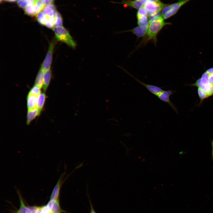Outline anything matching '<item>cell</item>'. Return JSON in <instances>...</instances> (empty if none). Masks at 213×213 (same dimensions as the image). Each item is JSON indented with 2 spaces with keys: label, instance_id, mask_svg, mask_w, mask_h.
<instances>
[{
  "label": "cell",
  "instance_id": "cell-18",
  "mask_svg": "<svg viewBox=\"0 0 213 213\" xmlns=\"http://www.w3.org/2000/svg\"><path fill=\"white\" fill-rule=\"evenodd\" d=\"M137 24L138 26L148 28L149 22L148 15L137 14Z\"/></svg>",
  "mask_w": 213,
  "mask_h": 213
},
{
  "label": "cell",
  "instance_id": "cell-2",
  "mask_svg": "<svg viewBox=\"0 0 213 213\" xmlns=\"http://www.w3.org/2000/svg\"><path fill=\"white\" fill-rule=\"evenodd\" d=\"M57 40L74 48L76 44L69 31L62 26H55L53 28Z\"/></svg>",
  "mask_w": 213,
  "mask_h": 213
},
{
  "label": "cell",
  "instance_id": "cell-14",
  "mask_svg": "<svg viewBox=\"0 0 213 213\" xmlns=\"http://www.w3.org/2000/svg\"><path fill=\"white\" fill-rule=\"evenodd\" d=\"M38 97L28 93L27 97V104L28 110L37 107Z\"/></svg>",
  "mask_w": 213,
  "mask_h": 213
},
{
  "label": "cell",
  "instance_id": "cell-5",
  "mask_svg": "<svg viewBox=\"0 0 213 213\" xmlns=\"http://www.w3.org/2000/svg\"><path fill=\"white\" fill-rule=\"evenodd\" d=\"M78 168V167H76L72 172L70 173L69 175H68L65 178H64L65 174L64 172L61 174L53 189L50 198V200H59L60 191L62 185L68 177L75 170Z\"/></svg>",
  "mask_w": 213,
  "mask_h": 213
},
{
  "label": "cell",
  "instance_id": "cell-11",
  "mask_svg": "<svg viewBox=\"0 0 213 213\" xmlns=\"http://www.w3.org/2000/svg\"><path fill=\"white\" fill-rule=\"evenodd\" d=\"M148 1V0H122L121 2L115 3L138 9L142 7Z\"/></svg>",
  "mask_w": 213,
  "mask_h": 213
},
{
  "label": "cell",
  "instance_id": "cell-21",
  "mask_svg": "<svg viewBox=\"0 0 213 213\" xmlns=\"http://www.w3.org/2000/svg\"><path fill=\"white\" fill-rule=\"evenodd\" d=\"M36 20L40 25L46 26L47 20L46 16L42 11L36 15Z\"/></svg>",
  "mask_w": 213,
  "mask_h": 213
},
{
  "label": "cell",
  "instance_id": "cell-9",
  "mask_svg": "<svg viewBox=\"0 0 213 213\" xmlns=\"http://www.w3.org/2000/svg\"><path fill=\"white\" fill-rule=\"evenodd\" d=\"M191 0H179L175 3L173 8L168 12L162 16L164 20L167 19L175 14L183 5Z\"/></svg>",
  "mask_w": 213,
  "mask_h": 213
},
{
  "label": "cell",
  "instance_id": "cell-23",
  "mask_svg": "<svg viewBox=\"0 0 213 213\" xmlns=\"http://www.w3.org/2000/svg\"><path fill=\"white\" fill-rule=\"evenodd\" d=\"M34 3L30 0H18L17 4L19 7L24 9L28 5Z\"/></svg>",
  "mask_w": 213,
  "mask_h": 213
},
{
  "label": "cell",
  "instance_id": "cell-8",
  "mask_svg": "<svg viewBox=\"0 0 213 213\" xmlns=\"http://www.w3.org/2000/svg\"><path fill=\"white\" fill-rule=\"evenodd\" d=\"M125 72L136 81L145 87L149 92L156 96H158L164 90L161 87L154 85L144 83L136 78L127 71Z\"/></svg>",
  "mask_w": 213,
  "mask_h": 213
},
{
  "label": "cell",
  "instance_id": "cell-17",
  "mask_svg": "<svg viewBox=\"0 0 213 213\" xmlns=\"http://www.w3.org/2000/svg\"><path fill=\"white\" fill-rule=\"evenodd\" d=\"M46 96L45 92L41 93L38 97L37 107L39 111V116L40 115L44 105Z\"/></svg>",
  "mask_w": 213,
  "mask_h": 213
},
{
  "label": "cell",
  "instance_id": "cell-1",
  "mask_svg": "<svg viewBox=\"0 0 213 213\" xmlns=\"http://www.w3.org/2000/svg\"><path fill=\"white\" fill-rule=\"evenodd\" d=\"M164 20L162 17L149 22L146 33L141 45L150 41L153 42L155 44H156L157 36L159 33L165 26L171 24L170 22H165Z\"/></svg>",
  "mask_w": 213,
  "mask_h": 213
},
{
  "label": "cell",
  "instance_id": "cell-22",
  "mask_svg": "<svg viewBox=\"0 0 213 213\" xmlns=\"http://www.w3.org/2000/svg\"><path fill=\"white\" fill-rule=\"evenodd\" d=\"M41 88L34 85L31 88L28 94L38 97L41 93Z\"/></svg>",
  "mask_w": 213,
  "mask_h": 213
},
{
  "label": "cell",
  "instance_id": "cell-4",
  "mask_svg": "<svg viewBox=\"0 0 213 213\" xmlns=\"http://www.w3.org/2000/svg\"><path fill=\"white\" fill-rule=\"evenodd\" d=\"M167 4H164L159 1H147L143 6L149 16L160 11Z\"/></svg>",
  "mask_w": 213,
  "mask_h": 213
},
{
  "label": "cell",
  "instance_id": "cell-20",
  "mask_svg": "<svg viewBox=\"0 0 213 213\" xmlns=\"http://www.w3.org/2000/svg\"><path fill=\"white\" fill-rule=\"evenodd\" d=\"M17 193L18 195L20 202V207L19 210L16 212L17 213H26L27 206L25 205L23 200L20 192L17 191Z\"/></svg>",
  "mask_w": 213,
  "mask_h": 213
},
{
  "label": "cell",
  "instance_id": "cell-15",
  "mask_svg": "<svg viewBox=\"0 0 213 213\" xmlns=\"http://www.w3.org/2000/svg\"><path fill=\"white\" fill-rule=\"evenodd\" d=\"M37 116H39V111L37 108L28 110L26 117L27 125H29Z\"/></svg>",
  "mask_w": 213,
  "mask_h": 213
},
{
  "label": "cell",
  "instance_id": "cell-33",
  "mask_svg": "<svg viewBox=\"0 0 213 213\" xmlns=\"http://www.w3.org/2000/svg\"><path fill=\"white\" fill-rule=\"evenodd\" d=\"M0 3H1L2 1H3V0H0Z\"/></svg>",
  "mask_w": 213,
  "mask_h": 213
},
{
  "label": "cell",
  "instance_id": "cell-10",
  "mask_svg": "<svg viewBox=\"0 0 213 213\" xmlns=\"http://www.w3.org/2000/svg\"><path fill=\"white\" fill-rule=\"evenodd\" d=\"M43 9L35 2L27 6L24 9V11L26 15L31 17H34L41 11Z\"/></svg>",
  "mask_w": 213,
  "mask_h": 213
},
{
  "label": "cell",
  "instance_id": "cell-13",
  "mask_svg": "<svg viewBox=\"0 0 213 213\" xmlns=\"http://www.w3.org/2000/svg\"><path fill=\"white\" fill-rule=\"evenodd\" d=\"M147 29L148 28L138 26L125 32H131L135 35L137 38H139L144 36L146 35Z\"/></svg>",
  "mask_w": 213,
  "mask_h": 213
},
{
  "label": "cell",
  "instance_id": "cell-19",
  "mask_svg": "<svg viewBox=\"0 0 213 213\" xmlns=\"http://www.w3.org/2000/svg\"><path fill=\"white\" fill-rule=\"evenodd\" d=\"M44 71L40 68L36 76L35 85L40 88L43 87Z\"/></svg>",
  "mask_w": 213,
  "mask_h": 213
},
{
  "label": "cell",
  "instance_id": "cell-7",
  "mask_svg": "<svg viewBox=\"0 0 213 213\" xmlns=\"http://www.w3.org/2000/svg\"><path fill=\"white\" fill-rule=\"evenodd\" d=\"M175 92V90H163L157 97L161 101L167 103L177 113H178L177 109L170 99L171 96Z\"/></svg>",
  "mask_w": 213,
  "mask_h": 213
},
{
  "label": "cell",
  "instance_id": "cell-16",
  "mask_svg": "<svg viewBox=\"0 0 213 213\" xmlns=\"http://www.w3.org/2000/svg\"><path fill=\"white\" fill-rule=\"evenodd\" d=\"M51 76V72L50 69L44 71L42 87L44 92H45L49 86Z\"/></svg>",
  "mask_w": 213,
  "mask_h": 213
},
{
  "label": "cell",
  "instance_id": "cell-26",
  "mask_svg": "<svg viewBox=\"0 0 213 213\" xmlns=\"http://www.w3.org/2000/svg\"><path fill=\"white\" fill-rule=\"evenodd\" d=\"M174 3L167 5L162 10L161 13L162 16L169 11L173 7Z\"/></svg>",
  "mask_w": 213,
  "mask_h": 213
},
{
  "label": "cell",
  "instance_id": "cell-31",
  "mask_svg": "<svg viewBox=\"0 0 213 213\" xmlns=\"http://www.w3.org/2000/svg\"><path fill=\"white\" fill-rule=\"evenodd\" d=\"M18 0H3V1H4L9 2H16Z\"/></svg>",
  "mask_w": 213,
  "mask_h": 213
},
{
  "label": "cell",
  "instance_id": "cell-24",
  "mask_svg": "<svg viewBox=\"0 0 213 213\" xmlns=\"http://www.w3.org/2000/svg\"><path fill=\"white\" fill-rule=\"evenodd\" d=\"M63 19L61 14L57 11L55 17L54 22V27L62 26Z\"/></svg>",
  "mask_w": 213,
  "mask_h": 213
},
{
  "label": "cell",
  "instance_id": "cell-12",
  "mask_svg": "<svg viewBox=\"0 0 213 213\" xmlns=\"http://www.w3.org/2000/svg\"><path fill=\"white\" fill-rule=\"evenodd\" d=\"M46 205L52 213H62L67 212L61 208L60 205L59 200H50Z\"/></svg>",
  "mask_w": 213,
  "mask_h": 213
},
{
  "label": "cell",
  "instance_id": "cell-30",
  "mask_svg": "<svg viewBox=\"0 0 213 213\" xmlns=\"http://www.w3.org/2000/svg\"><path fill=\"white\" fill-rule=\"evenodd\" d=\"M212 146V159L213 160V140H212L211 141Z\"/></svg>",
  "mask_w": 213,
  "mask_h": 213
},
{
  "label": "cell",
  "instance_id": "cell-3",
  "mask_svg": "<svg viewBox=\"0 0 213 213\" xmlns=\"http://www.w3.org/2000/svg\"><path fill=\"white\" fill-rule=\"evenodd\" d=\"M191 85L197 87L201 91L206 99L213 95V84L209 82L202 75L200 78Z\"/></svg>",
  "mask_w": 213,
  "mask_h": 213
},
{
  "label": "cell",
  "instance_id": "cell-32",
  "mask_svg": "<svg viewBox=\"0 0 213 213\" xmlns=\"http://www.w3.org/2000/svg\"><path fill=\"white\" fill-rule=\"evenodd\" d=\"M148 1H159V0H148Z\"/></svg>",
  "mask_w": 213,
  "mask_h": 213
},
{
  "label": "cell",
  "instance_id": "cell-27",
  "mask_svg": "<svg viewBox=\"0 0 213 213\" xmlns=\"http://www.w3.org/2000/svg\"><path fill=\"white\" fill-rule=\"evenodd\" d=\"M137 14L141 15H147V12L144 8L142 6L138 10Z\"/></svg>",
  "mask_w": 213,
  "mask_h": 213
},
{
  "label": "cell",
  "instance_id": "cell-6",
  "mask_svg": "<svg viewBox=\"0 0 213 213\" xmlns=\"http://www.w3.org/2000/svg\"><path fill=\"white\" fill-rule=\"evenodd\" d=\"M55 43V40H53L50 43L47 52L41 64V68L44 71L50 69Z\"/></svg>",
  "mask_w": 213,
  "mask_h": 213
},
{
  "label": "cell",
  "instance_id": "cell-28",
  "mask_svg": "<svg viewBox=\"0 0 213 213\" xmlns=\"http://www.w3.org/2000/svg\"><path fill=\"white\" fill-rule=\"evenodd\" d=\"M54 0H42L45 6L52 4H54Z\"/></svg>",
  "mask_w": 213,
  "mask_h": 213
},
{
  "label": "cell",
  "instance_id": "cell-29",
  "mask_svg": "<svg viewBox=\"0 0 213 213\" xmlns=\"http://www.w3.org/2000/svg\"><path fill=\"white\" fill-rule=\"evenodd\" d=\"M90 206H91V209H90V213H96V212L95 211V210H94L91 202V201H90Z\"/></svg>",
  "mask_w": 213,
  "mask_h": 213
},
{
  "label": "cell",
  "instance_id": "cell-25",
  "mask_svg": "<svg viewBox=\"0 0 213 213\" xmlns=\"http://www.w3.org/2000/svg\"><path fill=\"white\" fill-rule=\"evenodd\" d=\"M162 17V15L160 12L154 14L149 16V22H151Z\"/></svg>",
  "mask_w": 213,
  "mask_h": 213
}]
</instances>
